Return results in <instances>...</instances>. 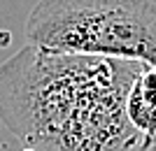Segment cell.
<instances>
[{"label": "cell", "instance_id": "cell-1", "mask_svg": "<svg viewBox=\"0 0 156 151\" xmlns=\"http://www.w3.org/2000/svg\"><path fill=\"white\" fill-rule=\"evenodd\" d=\"M142 67L26 44L0 63V121L26 151H154L126 114Z\"/></svg>", "mask_w": 156, "mask_h": 151}, {"label": "cell", "instance_id": "cell-2", "mask_svg": "<svg viewBox=\"0 0 156 151\" xmlns=\"http://www.w3.org/2000/svg\"><path fill=\"white\" fill-rule=\"evenodd\" d=\"M23 30L40 49L156 65L154 0H37Z\"/></svg>", "mask_w": 156, "mask_h": 151}, {"label": "cell", "instance_id": "cell-3", "mask_svg": "<svg viewBox=\"0 0 156 151\" xmlns=\"http://www.w3.org/2000/svg\"><path fill=\"white\" fill-rule=\"evenodd\" d=\"M126 114H128L130 123L144 135V139L156 144V107L147 105L142 100V95L137 91V84L130 86V93L126 98Z\"/></svg>", "mask_w": 156, "mask_h": 151}, {"label": "cell", "instance_id": "cell-4", "mask_svg": "<svg viewBox=\"0 0 156 151\" xmlns=\"http://www.w3.org/2000/svg\"><path fill=\"white\" fill-rule=\"evenodd\" d=\"M135 84H137V91H140L144 102L156 107V65L144 63V67H142V72H140Z\"/></svg>", "mask_w": 156, "mask_h": 151}]
</instances>
